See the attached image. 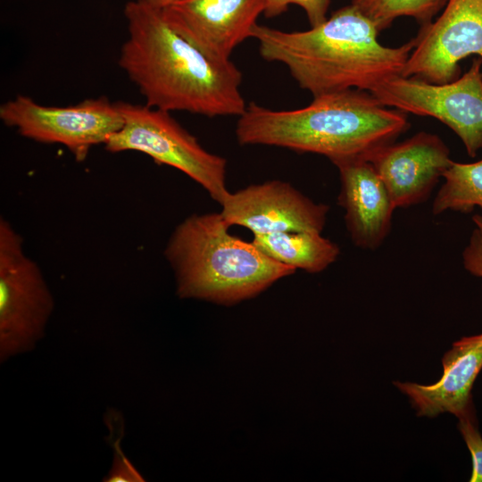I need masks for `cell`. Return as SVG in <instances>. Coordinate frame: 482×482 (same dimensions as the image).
I'll return each instance as SVG.
<instances>
[{
    "label": "cell",
    "instance_id": "cell-5",
    "mask_svg": "<svg viewBox=\"0 0 482 482\" xmlns=\"http://www.w3.org/2000/svg\"><path fill=\"white\" fill-rule=\"evenodd\" d=\"M123 125L104 145L110 153L137 151L175 168L199 184L221 204L229 194L227 160L204 148L169 112L146 104L116 102Z\"/></svg>",
    "mask_w": 482,
    "mask_h": 482
},
{
    "label": "cell",
    "instance_id": "cell-14",
    "mask_svg": "<svg viewBox=\"0 0 482 482\" xmlns=\"http://www.w3.org/2000/svg\"><path fill=\"white\" fill-rule=\"evenodd\" d=\"M443 375L432 385L395 381L419 416L445 412L461 419L475 414L471 390L482 369V333L454 342L443 356Z\"/></svg>",
    "mask_w": 482,
    "mask_h": 482
},
{
    "label": "cell",
    "instance_id": "cell-9",
    "mask_svg": "<svg viewBox=\"0 0 482 482\" xmlns=\"http://www.w3.org/2000/svg\"><path fill=\"white\" fill-rule=\"evenodd\" d=\"M413 41L401 76L436 84L455 80L461 60L474 54L482 59V0H448Z\"/></svg>",
    "mask_w": 482,
    "mask_h": 482
},
{
    "label": "cell",
    "instance_id": "cell-19",
    "mask_svg": "<svg viewBox=\"0 0 482 482\" xmlns=\"http://www.w3.org/2000/svg\"><path fill=\"white\" fill-rule=\"evenodd\" d=\"M458 428L471 454L470 482H482V436L477 426L476 415L459 419Z\"/></svg>",
    "mask_w": 482,
    "mask_h": 482
},
{
    "label": "cell",
    "instance_id": "cell-21",
    "mask_svg": "<svg viewBox=\"0 0 482 482\" xmlns=\"http://www.w3.org/2000/svg\"><path fill=\"white\" fill-rule=\"evenodd\" d=\"M116 454L112 467L109 474L104 478V482H141L145 481L140 473L129 461L119 445H115Z\"/></svg>",
    "mask_w": 482,
    "mask_h": 482
},
{
    "label": "cell",
    "instance_id": "cell-4",
    "mask_svg": "<svg viewBox=\"0 0 482 482\" xmlns=\"http://www.w3.org/2000/svg\"><path fill=\"white\" fill-rule=\"evenodd\" d=\"M229 229L220 212L192 214L174 229L164 256L179 298L233 305L295 272Z\"/></svg>",
    "mask_w": 482,
    "mask_h": 482
},
{
    "label": "cell",
    "instance_id": "cell-11",
    "mask_svg": "<svg viewBox=\"0 0 482 482\" xmlns=\"http://www.w3.org/2000/svg\"><path fill=\"white\" fill-rule=\"evenodd\" d=\"M266 0H178L161 9L168 24L212 61L228 62L263 13Z\"/></svg>",
    "mask_w": 482,
    "mask_h": 482
},
{
    "label": "cell",
    "instance_id": "cell-15",
    "mask_svg": "<svg viewBox=\"0 0 482 482\" xmlns=\"http://www.w3.org/2000/svg\"><path fill=\"white\" fill-rule=\"evenodd\" d=\"M252 242L273 260L309 273L323 271L340 253L336 243L318 232L253 235Z\"/></svg>",
    "mask_w": 482,
    "mask_h": 482
},
{
    "label": "cell",
    "instance_id": "cell-7",
    "mask_svg": "<svg viewBox=\"0 0 482 482\" xmlns=\"http://www.w3.org/2000/svg\"><path fill=\"white\" fill-rule=\"evenodd\" d=\"M482 59L453 81L436 84L420 79L393 77L370 92L384 105L406 113L433 117L462 141L470 157L482 149Z\"/></svg>",
    "mask_w": 482,
    "mask_h": 482
},
{
    "label": "cell",
    "instance_id": "cell-13",
    "mask_svg": "<svg viewBox=\"0 0 482 482\" xmlns=\"http://www.w3.org/2000/svg\"><path fill=\"white\" fill-rule=\"evenodd\" d=\"M340 179L337 204L352 242L364 250L378 248L392 228L395 209L383 180L370 162L353 160L336 164Z\"/></svg>",
    "mask_w": 482,
    "mask_h": 482
},
{
    "label": "cell",
    "instance_id": "cell-17",
    "mask_svg": "<svg viewBox=\"0 0 482 482\" xmlns=\"http://www.w3.org/2000/svg\"><path fill=\"white\" fill-rule=\"evenodd\" d=\"M448 0H353L361 12L369 18L378 31L389 27L403 16L411 17L421 25L428 23Z\"/></svg>",
    "mask_w": 482,
    "mask_h": 482
},
{
    "label": "cell",
    "instance_id": "cell-22",
    "mask_svg": "<svg viewBox=\"0 0 482 482\" xmlns=\"http://www.w3.org/2000/svg\"><path fill=\"white\" fill-rule=\"evenodd\" d=\"M142 3H145L147 4H150L154 7L162 9L172 3L178 1V0H135Z\"/></svg>",
    "mask_w": 482,
    "mask_h": 482
},
{
    "label": "cell",
    "instance_id": "cell-1",
    "mask_svg": "<svg viewBox=\"0 0 482 482\" xmlns=\"http://www.w3.org/2000/svg\"><path fill=\"white\" fill-rule=\"evenodd\" d=\"M124 14L128 37L119 65L147 106L207 117L244 113L242 73L231 61L207 58L168 24L160 8L130 0Z\"/></svg>",
    "mask_w": 482,
    "mask_h": 482
},
{
    "label": "cell",
    "instance_id": "cell-12",
    "mask_svg": "<svg viewBox=\"0 0 482 482\" xmlns=\"http://www.w3.org/2000/svg\"><path fill=\"white\" fill-rule=\"evenodd\" d=\"M395 208L427 200L452 163L450 150L436 134L421 131L391 143L370 159Z\"/></svg>",
    "mask_w": 482,
    "mask_h": 482
},
{
    "label": "cell",
    "instance_id": "cell-18",
    "mask_svg": "<svg viewBox=\"0 0 482 482\" xmlns=\"http://www.w3.org/2000/svg\"><path fill=\"white\" fill-rule=\"evenodd\" d=\"M330 0H266L264 15L276 17L286 12L289 5L295 4L305 12L312 27H315L327 20V12Z\"/></svg>",
    "mask_w": 482,
    "mask_h": 482
},
{
    "label": "cell",
    "instance_id": "cell-16",
    "mask_svg": "<svg viewBox=\"0 0 482 482\" xmlns=\"http://www.w3.org/2000/svg\"><path fill=\"white\" fill-rule=\"evenodd\" d=\"M443 178L445 183L432 204L434 215L448 210L469 213L476 206L482 209V159L470 163L453 161Z\"/></svg>",
    "mask_w": 482,
    "mask_h": 482
},
{
    "label": "cell",
    "instance_id": "cell-20",
    "mask_svg": "<svg viewBox=\"0 0 482 482\" xmlns=\"http://www.w3.org/2000/svg\"><path fill=\"white\" fill-rule=\"evenodd\" d=\"M472 220L475 228L462 252V263L467 271L482 278V215H473Z\"/></svg>",
    "mask_w": 482,
    "mask_h": 482
},
{
    "label": "cell",
    "instance_id": "cell-2",
    "mask_svg": "<svg viewBox=\"0 0 482 482\" xmlns=\"http://www.w3.org/2000/svg\"><path fill=\"white\" fill-rule=\"evenodd\" d=\"M374 23L352 4L304 31H283L256 24L252 37L261 56L284 64L313 96L349 90L370 91L402 74L413 38L389 47L378 39Z\"/></svg>",
    "mask_w": 482,
    "mask_h": 482
},
{
    "label": "cell",
    "instance_id": "cell-10",
    "mask_svg": "<svg viewBox=\"0 0 482 482\" xmlns=\"http://www.w3.org/2000/svg\"><path fill=\"white\" fill-rule=\"evenodd\" d=\"M220 205V214L229 227H244L253 235L321 233L329 211L328 205L315 203L290 183L276 179L229 192Z\"/></svg>",
    "mask_w": 482,
    "mask_h": 482
},
{
    "label": "cell",
    "instance_id": "cell-6",
    "mask_svg": "<svg viewBox=\"0 0 482 482\" xmlns=\"http://www.w3.org/2000/svg\"><path fill=\"white\" fill-rule=\"evenodd\" d=\"M54 299L23 238L0 219V361L32 351L45 336Z\"/></svg>",
    "mask_w": 482,
    "mask_h": 482
},
{
    "label": "cell",
    "instance_id": "cell-3",
    "mask_svg": "<svg viewBox=\"0 0 482 482\" xmlns=\"http://www.w3.org/2000/svg\"><path fill=\"white\" fill-rule=\"evenodd\" d=\"M410 127L407 113L384 105L370 92L349 89L313 96L305 107L272 110L255 103L238 117L240 145H262L326 156L339 162L366 160Z\"/></svg>",
    "mask_w": 482,
    "mask_h": 482
},
{
    "label": "cell",
    "instance_id": "cell-8",
    "mask_svg": "<svg viewBox=\"0 0 482 482\" xmlns=\"http://www.w3.org/2000/svg\"><path fill=\"white\" fill-rule=\"evenodd\" d=\"M0 119L24 137L64 145L78 162H83L93 146L104 145L123 125L116 102L104 96L69 106H46L18 95L1 104Z\"/></svg>",
    "mask_w": 482,
    "mask_h": 482
}]
</instances>
